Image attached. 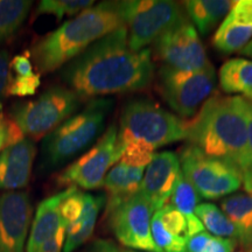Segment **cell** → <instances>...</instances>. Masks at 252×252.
Listing matches in <instances>:
<instances>
[{"instance_id":"cell-19","label":"cell","mask_w":252,"mask_h":252,"mask_svg":"<svg viewBox=\"0 0 252 252\" xmlns=\"http://www.w3.org/2000/svg\"><path fill=\"white\" fill-rule=\"evenodd\" d=\"M145 169L146 167L128 165L123 161L116 163L103 182V187L109 194L108 206L122 202L137 194L140 190Z\"/></svg>"},{"instance_id":"cell-32","label":"cell","mask_w":252,"mask_h":252,"mask_svg":"<svg viewBox=\"0 0 252 252\" xmlns=\"http://www.w3.org/2000/svg\"><path fill=\"white\" fill-rule=\"evenodd\" d=\"M236 244H237L236 239L213 236L204 252H234Z\"/></svg>"},{"instance_id":"cell-26","label":"cell","mask_w":252,"mask_h":252,"mask_svg":"<svg viewBox=\"0 0 252 252\" xmlns=\"http://www.w3.org/2000/svg\"><path fill=\"white\" fill-rule=\"evenodd\" d=\"M169 200H171L169 204L181 214H184L186 217L195 215V209L200 202V195L197 194L196 189L189 182L182 171L179 173L178 181H176Z\"/></svg>"},{"instance_id":"cell-13","label":"cell","mask_w":252,"mask_h":252,"mask_svg":"<svg viewBox=\"0 0 252 252\" xmlns=\"http://www.w3.org/2000/svg\"><path fill=\"white\" fill-rule=\"evenodd\" d=\"M31 217L27 193L15 190L0 195V252H26Z\"/></svg>"},{"instance_id":"cell-17","label":"cell","mask_w":252,"mask_h":252,"mask_svg":"<svg viewBox=\"0 0 252 252\" xmlns=\"http://www.w3.org/2000/svg\"><path fill=\"white\" fill-rule=\"evenodd\" d=\"M151 231L154 243L162 252H184L191 238L187 217L171 204L153 214Z\"/></svg>"},{"instance_id":"cell-21","label":"cell","mask_w":252,"mask_h":252,"mask_svg":"<svg viewBox=\"0 0 252 252\" xmlns=\"http://www.w3.org/2000/svg\"><path fill=\"white\" fill-rule=\"evenodd\" d=\"M104 202L105 197L103 195L84 193L83 212L80 219L67 228L63 252H74L89 241Z\"/></svg>"},{"instance_id":"cell-7","label":"cell","mask_w":252,"mask_h":252,"mask_svg":"<svg viewBox=\"0 0 252 252\" xmlns=\"http://www.w3.org/2000/svg\"><path fill=\"white\" fill-rule=\"evenodd\" d=\"M80 98L74 90L52 87L36 99L14 108L12 118L21 133L37 139L70 118L80 106Z\"/></svg>"},{"instance_id":"cell-34","label":"cell","mask_w":252,"mask_h":252,"mask_svg":"<svg viewBox=\"0 0 252 252\" xmlns=\"http://www.w3.org/2000/svg\"><path fill=\"white\" fill-rule=\"evenodd\" d=\"M11 68L17 72V76H30L33 74V65L30 59L24 55H18L11 61Z\"/></svg>"},{"instance_id":"cell-3","label":"cell","mask_w":252,"mask_h":252,"mask_svg":"<svg viewBox=\"0 0 252 252\" xmlns=\"http://www.w3.org/2000/svg\"><path fill=\"white\" fill-rule=\"evenodd\" d=\"M122 26L125 25L117 1L100 2L41 39L32 49V56L41 72L55 71Z\"/></svg>"},{"instance_id":"cell-11","label":"cell","mask_w":252,"mask_h":252,"mask_svg":"<svg viewBox=\"0 0 252 252\" xmlns=\"http://www.w3.org/2000/svg\"><path fill=\"white\" fill-rule=\"evenodd\" d=\"M117 139L118 128L111 125L94 147L60 174L59 184L86 190L102 187L106 174L122 158Z\"/></svg>"},{"instance_id":"cell-16","label":"cell","mask_w":252,"mask_h":252,"mask_svg":"<svg viewBox=\"0 0 252 252\" xmlns=\"http://www.w3.org/2000/svg\"><path fill=\"white\" fill-rule=\"evenodd\" d=\"M35 146L28 138L8 145L0 152V189L15 191L30 181Z\"/></svg>"},{"instance_id":"cell-29","label":"cell","mask_w":252,"mask_h":252,"mask_svg":"<svg viewBox=\"0 0 252 252\" xmlns=\"http://www.w3.org/2000/svg\"><path fill=\"white\" fill-rule=\"evenodd\" d=\"M242 179L245 191L252 194V103L249 110V126H248V152L245 161L241 168Z\"/></svg>"},{"instance_id":"cell-18","label":"cell","mask_w":252,"mask_h":252,"mask_svg":"<svg viewBox=\"0 0 252 252\" xmlns=\"http://www.w3.org/2000/svg\"><path fill=\"white\" fill-rule=\"evenodd\" d=\"M63 198V191L43 200L37 206L35 217L31 226L26 252H36L47 242L56 236L67 234L60 215V203Z\"/></svg>"},{"instance_id":"cell-12","label":"cell","mask_w":252,"mask_h":252,"mask_svg":"<svg viewBox=\"0 0 252 252\" xmlns=\"http://www.w3.org/2000/svg\"><path fill=\"white\" fill-rule=\"evenodd\" d=\"M154 54L165 67L185 71H197L212 63L198 32L188 19L166 32L153 43Z\"/></svg>"},{"instance_id":"cell-25","label":"cell","mask_w":252,"mask_h":252,"mask_svg":"<svg viewBox=\"0 0 252 252\" xmlns=\"http://www.w3.org/2000/svg\"><path fill=\"white\" fill-rule=\"evenodd\" d=\"M195 214L210 235L222 238H237V232H236L234 224L215 204H198L195 209Z\"/></svg>"},{"instance_id":"cell-20","label":"cell","mask_w":252,"mask_h":252,"mask_svg":"<svg viewBox=\"0 0 252 252\" xmlns=\"http://www.w3.org/2000/svg\"><path fill=\"white\" fill-rule=\"evenodd\" d=\"M220 209L232 223L237 232L236 241L242 248L252 247V194L236 193L220 201Z\"/></svg>"},{"instance_id":"cell-37","label":"cell","mask_w":252,"mask_h":252,"mask_svg":"<svg viewBox=\"0 0 252 252\" xmlns=\"http://www.w3.org/2000/svg\"><path fill=\"white\" fill-rule=\"evenodd\" d=\"M123 252H141V251H133V250H125V251H123Z\"/></svg>"},{"instance_id":"cell-8","label":"cell","mask_w":252,"mask_h":252,"mask_svg":"<svg viewBox=\"0 0 252 252\" xmlns=\"http://www.w3.org/2000/svg\"><path fill=\"white\" fill-rule=\"evenodd\" d=\"M181 171L206 200H217L238 190L243 185L242 173L231 163L208 157L187 144L179 153Z\"/></svg>"},{"instance_id":"cell-38","label":"cell","mask_w":252,"mask_h":252,"mask_svg":"<svg viewBox=\"0 0 252 252\" xmlns=\"http://www.w3.org/2000/svg\"><path fill=\"white\" fill-rule=\"evenodd\" d=\"M249 252H252V247H251V249H250V250H249Z\"/></svg>"},{"instance_id":"cell-39","label":"cell","mask_w":252,"mask_h":252,"mask_svg":"<svg viewBox=\"0 0 252 252\" xmlns=\"http://www.w3.org/2000/svg\"><path fill=\"white\" fill-rule=\"evenodd\" d=\"M184 252H187V251H184Z\"/></svg>"},{"instance_id":"cell-1","label":"cell","mask_w":252,"mask_h":252,"mask_svg":"<svg viewBox=\"0 0 252 252\" xmlns=\"http://www.w3.org/2000/svg\"><path fill=\"white\" fill-rule=\"evenodd\" d=\"M153 77L152 53L131 49L125 26L94 42L62 70L63 81L80 97L135 93Z\"/></svg>"},{"instance_id":"cell-2","label":"cell","mask_w":252,"mask_h":252,"mask_svg":"<svg viewBox=\"0 0 252 252\" xmlns=\"http://www.w3.org/2000/svg\"><path fill=\"white\" fill-rule=\"evenodd\" d=\"M250 106L251 102L241 96L212 94L187 122L186 140L206 156L231 163L241 171L248 152Z\"/></svg>"},{"instance_id":"cell-9","label":"cell","mask_w":252,"mask_h":252,"mask_svg":"<svg viewBox=\"0 0 252 252\" xmlns=\"http://www.w3.org/2000/svg\"><path fill=\"white\" fill-rule=\"evenodd\" d=\"M159 91L173 111L184 118H193L215 89L216 74L212 64L197 71L176 70L162 65Z\"/></svg>"},{"instance_id":"cell-28","label":"cell","mask_w":252,"mask_h":252,"mask_svg":"<svg viewBox=\"0 0 252 252\" xmlns=\"http://www.w3.org/2000/svg\"><path fill=\"white\" fill-rule=\"evenodd\" d=\"M40 74L33 72L30 76H17L11 80L7 93L19 97L32 96L36 93V89L40 87Z\"/></svg>"},{"instance_id":"cell-15","label":"cell","mask_w":252,"mask_h":252,"mask_svg":"<svg viewBox=\"0 0 252 252\" xmlns=\"http://www.w3.org/2000/svg\"><path fill=\"white\" fill-rule=\"evenodd\" d=\"M252 40V0H239L217 28L213 45L223 54L239 53Z\"/></svg>"},{"instance_id":"cell-27","label":"cell","mask_w":252,"mask_h":252,"mask_svg":"<svg viewBox=\"0 0 252 252\" xmlns=\"http://www.w3.org/2000/svg\"><path fill=\"white\" fill-rule=\"evenodd\" d=\"M93 6L94 1L91 0H43L37 8V14H52L60 20L64 15L76 17Z\"/></svg>"},{"instance_id":"cell-4","label":"cell","mask_w":252,"mask_h":252,"mask_svg":"<svg viewBox=\"0 0 252 252\" xmlns=\"http://www.w3.org/2000/svg\"><path fill=\"white\" fill-rule=\"evenodd\" d=\"M187 123L146 98L124 106L118 131V149L127 156L152 159L156 150L186 139Z\"/></svg>"},{"instance_id":"cell-10","label":"cell","mask_w":252,"mask_h":252,"mask_svg":"<svg viewBox=\"0 0 252 252\" xmlns=\"http://www.w3.org/2000/svg\"><path fill=\"white\" fill-rule=\"evenodd\" d=\"M112 232L122 245L141 252H162L151 231L152 207L140 191L122 202L106 206Z\"/></svg>"},{"instance_id":"cell-24","label":"cell","mask_w":252,"mask_h":252,"mask_svg":"<svg viewBox=\"0 0 252 252\" xmlns=\"http://www.w3.org/2000/svg\"><path fill=\"white\" fill-rule=\"evenodd\" d=\"M32 4L26 0H0V45L17 33L30 13Z\"/></svg>"},{"instance_id":"cell-30","label":"cell","mask_w":252,"mask_h":252,"mask_svg":"<svg viewBox=\"0 0 252 252\" xmlns=\"http://www.w3.org/2000/svg\"><path fill=\"white\" fill-rule=\"evenodd\" d=\"M9 78H11V60L8 52L1 49L0 50V106L8 91V86L11 83Z\"/></svg>"},{"instance_id":"cell-36","label":"cell","mask_w":252,"mask_h":252,"mask_svg":"<svg viewBox=\"0 0 252 252\" xmlns=\"http://www.w3.org/2000/svg\"><path fill=\"white\" fill-rule=\"evenodd\" d=\"M239 54H242L244 56H249V58L252 59V40L248 43L247 46L244 47L243 49L241 50V52H239Z\"/></svg>"},{"instance_id":"cell-31","label":"cell","mask_w":252,"mask_h":252,"mask_svg":"<svg viewBox=\"0 0 252 252\" xmlns=\"http://www.w3.org/2000/svg\"><path fill=\"white\" fill-rule=\"evenodd\" d=\"M19 134H21V132L14 123L7 124L2 119H0V152L8 145L23 139V137Z\"/></svg>"},{"instance_id":"cell-23","label":"cell","mask_w":252,"mask_h":252,"mask_svg":"<svg viewBox=\"0 0 252 252\" xmlns=\"http://www.w3.org/2000/svg\"><path fill=\"white\" fill-rule=\"evenodd\" d=\"M220 87L226 94H238L252 102V61L231 59L220 69Z\"/></svg>"},{"instance_id":"cell-22","label":"cell","mask_w":252,"mask_h":252,"mask_svg":"<svg viewBox=\"0 0 252 252\" xmlns=\"http://www.w3.org/2000/svg\"><path fill=\"white\" fill-rule=\"evenodd\" d=\"M235 1L230 0H189L185 1L188 17L193 21L194 27L202 35L215 28L220 20H224Z\"/></svg>"},{"instance_id":"cell-33","label":"cell","mask_w":252,"mask_h":252,"mask_svg":"<svg viewBox=\"0 0 252 252\" xmlns=\"http://www.w3.org/2000/svg\"><path fill=\"white\" fill-rule=\"evenodd\" d=\"M213 236L207 231L195 235L187 242V252H204Z\"/></svg>"},{"instance_id":"cell-6","label":"cell","mask_w":252,"mask_h":252,"mask_svg":"<svg viewBox=\"0 0 252 252\" xmlns=\"http://www.w3.org/2000/svg\"><path fill=\"white\" fill-rule=\"evenodd\" d=\"M117 8L133 50L145 49L187 19L181 5L171 0H126L117 1Z\"/></svg>"},{"instance_id":"cell-35","label":"cell","mask_w":252,"mask_h":252,"mask_svg":"<svg viewBox=\"0 0 252 252\" xmlns=\"http://www.w3.org/2000/svg\"><path fill=\"white\" fill-rule=\"evenodd\" d=\"M82 252H121L113 242L109 239H94Z\"/></svg>"},{"instance_id":"cell-5","label":"cell","mask_w":252,"mask_h":252,"mask_svg":"<svg viewBox=\"0 0 252 252\" xmlns=\"http://www.w3.org/2000/svg\"><path fill=\"white\" fill-rule=\"evenodd\" d=\"M113 102L94 98L80 113L62 123L46 137L42 145L45 165L58 167L86 150L102 133Z\"/></svg>"},{"instance_id":"cell-14","label":"cell","mask_w":252,"mask_h":252,"mask_svg":"<svg viewBox=\"0 0 252 252\" xmlns=\"http://www.w3.org/2000/svg\"><path fill=\"white\" fill-rule=\"evenodd\" d=\"M181 171L180 160L174 152L154 154L152 161L145 169L140 193L149 201L153 213L167 204Z\"/></svg>"}]
</instances>
